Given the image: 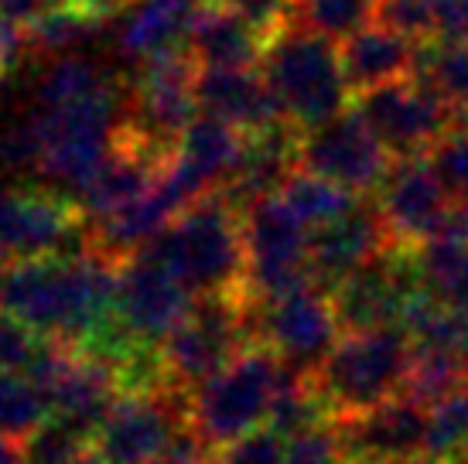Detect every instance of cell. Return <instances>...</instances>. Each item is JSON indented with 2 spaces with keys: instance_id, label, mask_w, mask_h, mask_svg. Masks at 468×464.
<instances>
[{
  "instance_id": "obj_9",
  "label": "cell",
  "mask_w": 468,
  "mask_h": 464,
  "mask_svg": "<svg viewBox=\"0 0 468 464\" xmlns=\"http://www.w3.org/2000/svg\"><path fill=\"white\" fill-rule=\"evenodd\" d=\"M377 141L390 151V157H424L458 123V113L441 92H434L420 79H400L390 86H377L352 96Z\"/></svg>"
},
{
  "instance_id": "obj_46",
  "label": "cell",
  "mask_w": 468,
  "mask_h": 464,
  "mask_svg": "<svg viewBox=\"0 0 468 464\" xmlns=\"http://www.w3.org/2000/svg\"><path fill=\"white\" fill-rule=\"evenodd\" d=\"M403 464H441V461H434V458H414V461H403Z\"/></svg>"
},
{
  "instance_id": "obj_5",
  "label": "cell",
  "mask_w": 468,
  "mask_h": 464,
  "mask_svg": "<svg viewBox=\"0 0 468 464\" xmlns=\"http://www.w3.org/2000/svg\"><path fill=\"white\" fill-rule=\"evenodd\" d=\"M250 345H257V328H253V301L247 290L208 294L196 297L192 311L165 338L161 359L171 386L192 393L206 379L222 373Z\"/></svg>"
},
{
  "instance_id": "obj_19",
  "label": "cell",
  "mask_w": 468,
  "mask_h": 464,
  "mask_svg": "<svg viewBox=\"0 0 468 464\" xmlns=\"http://www.w3.org/2000/svg\"><path fill=\"white\" fill-rule=\"evenodd\" d=\"M196 100L198 113L226 120L243 133L291 123L261 69H198Z\"/></svg>"
},
{
  "instance_id": "obj_39",
  "label": "cell",
  "mask_w": 468,
  "mask_h": 464,
  "mask_svg": "<svg viewBox=\"0 0 468 464\" xmlns=\"http://www.w3.org/2000/svg\"><path fill=\"white\" fill-rule=\"evenodd\" d=\"M222 7H229V11L243 14L250 25H257L271 38L277 27L287 21V11H291V4L294 0H216Z\"/></svg>"
},
{
  "instance_id": "obj_8",
  "label": "cell",
  "mask_w": 468,
  "mask_h": 464,
  "mask_svg": "<svg viewBox=\"0 0 468 464\" xmlns=\"http://www.w3.org/2000/svg\"><path fill=\"white\" fill-rule=\"evenodd\" d=\"M0 253L14 259L82 257L90 253V222L79 202L52 188L0 185Z\"/></svg>"
},
{
  "instance_id": "obj_27",
  "label": "cell",
  "mask_w": 468,
  "mask_h": 464,
  "mask_svg": "<svg viewBox=\"0 0 468 464\" xmlns=\"http://www.w3.org/2000/svg\"><path fill=\"white\" fill-rule=\"evenodd\" d=\"M281 198H284L287 206L294 208V216H298L308 229H318V226H328V222H335L338 216H346L356 202H359V195L346 192L342 185L328 178H318L312 171L298 168L287 185L281 188Z\"/></svg>"
},
{
  "instance_id": "obj_14",
  "label": "cell",
  "mask_w": 468,
  "mask_h": 464,
  "mask_svg": "<svg viewBox=\"0 0 468 464\" xmlns=\"http://www.w3.org/2000/svg\"><path fill=\"white\" fill-rule=\"evenodd\" d=\"M390 164V151L377 141V133L369 130L356 106L322 127L301 133V168L335 181L359 198L377 192Z\"/></svg>"
},
{
  "instance_id": "obj_42",
  "label": "cell",
  "mask_w": 468,
  "mask_h": 464,
  "mask_svg": "<svg viewBox=\"0 0 468 464\" xmlns=\"http://www.w3.org/2000/svg\"><path fill=\"white\" fill-rule=\"evenodd\" d=\"M58 0H0V21H14L21 27H31L45 11H52Z\"/></svg>"
},
{
  "instance_id": "obj_44",
  "label": "cell",
  "mask_w": 468,
  "mask_h": 464,
  "mask_svg": "<svg viewBox=\"0 0 468 464\" xmlns=\"http://www.w3.org/2000/svg\"><path fill=\"white\" fill-rule=\"evenodd\" d=\"M76 464H103V461H100V454H96V451H92V448H90V451L82 454V458H79Z\"/></svg>"
},
{
  "instance_id": "obj_38",
  "label": "cell",
  "mask_w": 468,
  "mask_h": 464,
  "mask_svg": "<svg viewBox=\"0 0 468 464\" xmlns=\"http://www.w3.org/2000/svg\"><path fill=\"white\" fill-rule=\"evenodd\" d=\"M151 464H216V448L188 420V424H182L171 434L168 444L157 451V458Z\"/></svg>"
},
{
  "instance_id": "obj_6",
  "label": "cell",
  "mask_w": 468,
  "mask_h": 464,
  "mask_svg": "<svg viewBox=\"0 0 468 464\" xmlns=\"http://www.w3.org/2000/svg\"><path fill=\"white\" fill-rule=\"evenodd\" d=\"M284 369L267 345H250L222 373L192 389V424L212 448H226L250 430L267 427Z\"/></svg>"
},
{
  "instance_id": "obj_28",
  "label": "cell",
  "mask_w": 468,
  "mask_h": 464,
  "mask_svg": "<svg viewBox=\"0 0 468 464\" xmlns=\"http://www.w3.org/2000/svg\"><path fill=\"white\" fill-rule=\"evenodd\" d=\"M52 417L41 389L21 373H0V438L21 440Z\"/></svg>"
},
{
  "instance_id": "obj_29",
  "label": "cell",
  "mask_w": 468,
  "mask_h": 464,
  "mask_svg": "<svg viewBox=\"0 0 468 464\" xmlns=\"http://www.w3.org/2000/svg\"><path fill=\"white\" fill-rule=\"evenodd\" d=\"M106 82H113V79L106 76L103 69H96L86 58L66 55V58H52V65L41 72L35 100H38V110H52V106H66L82 96H92L96 90H103Z\"/></svg>"
},
{
  "instance_id": "obj_30",
  "label": "cell",
  "mask_w": 468,
  "mask_h": 464,
  "mask_svg": "<svg viewBox=\"0 0 468 464\" xmlns=\"http://www.w3.org/2000/svg\"><path fill=\"white\" fill-rule=\"evenodd\" d=\"M86 451H90V440L58 417H48L38 430H31L17 444L21 464H76Z\"/></svg>"
},
{
  "instance_id": "obj_17",
  "label": "cell",
  "mask_w": 468,
  "mask_h": 464,
  "mask_svg": "<svg viewBox=\"0 0 468 464\" xmlns=\"http://www.w3.org/2000/svg\"><path fill=\"white\" fill-rule=\"evenodd\" d=\"M243 143H247V133L226 120L206 113H198L192 120V127L182 133L175 154L165 164V181L175 188L185 208L196 206L206 195L219 192L229 181V174L243 157Z\"/></svg>"
},
{
  "instance_id": "obj_35",
  "label": "cell",
  "mask_w": 468,
  "mask_h": 464,
  "mask_svg": "<svg viewBox=\"0 0 468 464\" xmlns=\"http://www.w3.org/2000/svg\"><path fill=\"white\" fill-rule=\"evenodd\" d=\"M287 461V438H281L271 427H257L239 440L219 448L216 464H284Z\"/></svg>"
},
{
  "instance_id": "obj_12",
  "label": "cell",
  "mask_w": 468,
  "mask_h": 464,
  "mask_svg": "<svg viewBox=\"0 0 468 464\" xmlns=\"http://www.w3.org/2000/svg\"><path fill=\"white\" fill-rule=\"evenodd\" d=\"M196 304L165 257L147 243L117 267V318L141 345L161 348Z\"/></svg>"
},
{
  "instance_id": "obj_47",
  "label": "cell",
  "mask_w": 468,
  "mask_h": 464,
  "mask_svg": "<svg viewBox=\"0 0 468 464\" xmlns=\"http://www.w3.org/2000/svg\"><path fill=\"white\" fill-rule=\"evenodd\" d=\"M338 464H366V461H356V458H342Z\"/></svg>"
},
{
  "instance_id": "obj_15",
  "label": "cell",
  "mask_w": 468,
  "mask_h": 464,
  "mask_svg": "<svg viewBox=\"0 0 468 464\" xmlns=\"http://www.w3.org/2000/svg\"><path fill=\"white\" fill-rule=\"evenodd\" d=\"M377 208L393 246H414L434 239L455 216V202L424 157H397L377 188Z\"/></svg>"
},
{
  "instance_id": "obj_21",
  "label": "cell",
  "mask_w": 468,
  "mask_h": 464,
  "mask_svg": "<svg viewBox=\"0 0 468 464\" xmlns=\"http://www.w3.org/2000/svg\"><path fill=\"white\" fill-rule=\"evenodd\" d=\"M185 48L198 69H257L267 48V35L250 25L243 14L216 0H202Z\"/></svg>"
},
{
  "instance_id": "obj_22",
  "label": "cell",
  "mask_w": 468,
  "mask_h": 464,
  "mask_svg": "<svg viewBox=\"0 0 468 464\" xmlns=\"http://www.w3.org/2000/svg\"><path fill=\"white\" fill-rule=\"evenodd\" d=\"M417 55H420V41L403 38L383 25H369L338 45L342 72L352 96L410 79L417 72Z\"/></svg>"
},
{
  "instance_id": "obj_32",
  "label": "cell",
  "mask_w": 468,
  "mask_h": 464,
  "mask_svg": "<svg viewBox=\"0 0 468 464\" xmlns=\"http://www.w3.org/2000/svg\"><path fill=\"white\" fill-rule=\"evenodd\" d=\"M424 161L438 174V181L444 185V192L452 195L455 206L468 202V120H458L455 127L424 154Z\"/></svg>"
},
{
  "instance_id": "obj_37",
  "label": "cell",
  "mask_w": 468,
  "mask_h": 464,
  "mask_svg": "<svg viewBox=\"0 0 468 464\" xmlns=\"http://www.w3.org/2000/svg\"><path fill=\"white\" fill-rule=\"evenodd\" d=\"M346 458L342 454V444H338V434L332 420L322 427H314L301 438L287 440V461L284 464H338Z\"/></svg>"
},
{
  "instance_id": "obj_34",
  "label": "cell",
  "mask_w": 468,
  "mask_h": 464,
  "mask_svg": "<svg viewBox=\"0 0 468 464\" xmlns=\"http://www.w3.org/2000/svg\"><path fill=\"white\" fill-rule=\"evenodd\" d=\"M48 338L35 335L27 324L11 318L7 311H0V373H21L25 375L35 359L41 355Z\"/></svg>"
},
{
  "instance_id": "obj_18",
  "label": "cell",
  "mask_w": 468,
  "mask_h": 464,
  "mask_svg": "<svg viewBox=\"0 0 468 464\" xmlns=\"http://www.w3.org/2000/svg\"><path fill=\"white\" fill-rule=\"evenodd\" d=\"M390 232L379 216L377 202H356L328 226L312 229V280L322 290H335L349 273L390 249Z\"/></svg>"
},
{
  "instance_id": "obj_36",
  "label": "cell",
  "mask_w": 468,
  "mask_h": 464,
  "mask_svg": "<svg viewBox=\"0 0 468 464\" xmlns=\"http://www.w3.org/2000/svg\"><path fill=\"white\" fill-rule=\"evenodd\" d=\"M377 25L390 27V31H397L403 38L434 41L431 0H383V4H379Z\"/></svg>"
},
{
  "instance_id": "obj_23",
  "label": "cell",
  "mask_w": 468,
  "mask_h": 464,
  "mask_svg": "<svg viewBox=\"0 0 468 464\" xmlns=\"http://www.w3.org/2000/svg\"><path fill=\"white\" fill-rule=\"evenodd\" d=\"M202 0H133L120 25V52L144 62L165 52H178L188 41Z\"/></svg>"
},
{
  "instance_id": "obj_26",
  "label": "cell",
  "mask_w": 468,
  "mask_h": 464,
  "mask_svg": "<svg viewBox=\"0 0 468 464\" xmlns=\"http://www.w3.org/2000/svg\"><path fill=\"white\" fill-rule=\"evenodd\" d=\"M414 79L428 82L452 103L458 120H468V38L465 41H420Z\"/></svg>"
},
{
  "instance_id": "obj_11",
  "label": "cell",
  "mask_w": 468,
  "mask_h": 464,
  "mask_svg": "<svg viewBox=\"0 0 468 464\" xmlns=\"http://www.w3.org/2000/svg\"><path fill=\"white\" fill-rule=\"evenodd\" d=\"M424 294L420 273H417L414 249L390 246L366 267L349 273L332 290L335 318L342 332H379V328H400L410 301Z\"/></svg>"
},
{
  "instance_id": "obj_41",
  "label": "cell",
  "mask_w": 468,
  "mask_h": 464,
  "mask_svg": "<svg viewBox=\"0 0 468 464\" xmlns=\"http://www.w3.org/2000/svg\"><path fill=\"white\" fill-rule=\"evenodd\" d=\"M27 52H31V45H27V27L14 25V21H0V79L25 62Z\"/></svg>"
},
{
  "instance_id": "obj_25",
  "label": "cell",
  "mask_w": 468,
  "mask_h": 464,
  "mask_svg": "<svg viewBox=\"0 0 468 464\" xmlns=\"http://www.w3.org/2000/svg\"><path fill=\"white\" fill-rule=\"evenodd\" d=\"M379 4L383 0H294L284 25L328 41H346L377 25Z\"/></svg>"
},
{
  "instance_id": "obj_40",
  "label": "cell",
  "mask_w": 468,
  "mask_h": 464,
  "mask_svg": "<svg viewBox=\"0 0 468 464\" xmlns=\"http://www.w3.org/2000/svg\"><path fill=\"white\" fill-rule=\"evenodd\" d=\"M434 14V41L468 38V0H431Z\"/></svg>"
},
{
  "instance_id": "obj_13",
  "label": "cell",
  "mask_w": 468,
  "mask_h": 464,
  "mask_svg": "<svg viewBox=\"0 0 468 464\" xmlns=\"http://www.w3.org/2000/svg\"><path fill=\"white\" fill-rule=\"evenodd\" d=\"M192 420V393L165 386L157 393H120L92 438L103 464H151L182 424Z\"/></svg>"
},
{
  "instance_id": "obj_20",
  "label": "cell",
  "mask_w": 468,
  "mask_h": 464,
  "mask_svg": "<svg viewBox=\"0 0 468 464\" xmlns=\"http://www.w3.org/2000/svg\"><path fill=\"white\" fill-rule=\"evenodd\" d=\"M301 133L304 130L294 123H277L261 133H247L243 157L229 181L219 188L236 212H247L253 202L281 195L287 178L301 168Z\"/></svg>"
},
{
  "instance_id": "obj_3",
  "label": "cell",
  "mask_w": 468,
  "mask_h": 464,
  "mask_svg": "<svg viewBox=\"0 0 468 464\" xmlns=\"http://www.w3.org/2000/svg\"><path fill=\"white\" fill-rule=\"evenodd\" d=\"M414 365V345L400 328L352 332L342 335L328 359L314 369V393L322 396L332 420L373 410L379 403L407 393Z\"/></svg>"
},
{
  "instance_id": "obj_31",
  "label": "cell",
  "mask_w": 468,
  "mask_h": 464,
  "mask_svg": "<svg viewBox=\"0 0 468 464\" xmlns=\"http://www.w3.org/2000/svg\"><path fill=\"white\" fill-rule=\"evenodd\" d=\"M468 448V396L465 386L455 396L434 403L428 413V458L448 461Z\"/></svg>"
},
{
  "instance_id": "obj_4",
  "label": "cell",
  "mask_w": 468,
  "mask_h": 464,
  "mask_svg": "<svg viewBox=\"0 0 468 464\" xmlns=\"http://www.w3.org/2000/svg\"><path fill=\"white\" fill-rule=\"evenodd\" d=\"M261 72L287 110V120L301 130L322 127L352 106L338 48L312 31L291 25L277 27L267 38Z\"/></svg>"
},
{
  "instance_id": "obj_45",
  "label": "cell",
  "mask_w": 468,
  "mask_h": 464,
  "mask_svg": "<svg viewBox=\"0 0 468 464\" xmlns=\"http://www.w3.org/2000/svg\"><path fill=\"white\" fill-rule=\"evenodd\" d=\"M465 318V324H462V352H465V359H468V314H462Z\"/></svg>"
},
{
  "instance_id": "obj_16",
  "label": "cell",
  "mask_w": 468,
  "mask_h": 464,
  "mask_svg": "<svg viewBox=\"0 0 468 464\" xmlns=\"http://www.w3.org/2000/svg\"><path fill=\"white\" fill-rule=\"evenodd\" d=\"M428 413L414 396H393L373 410L332 420L346 458L366 464H403L428 458Z\"/></svg>"
},
{
  "instance_id": "obj_43",
  "label": "cell",
  "mask_w": 468,
  "mask_h": 464,
  "mask_svg": "<svg viewBox=\"0 0 468 464\" xmlns=\"http://www.w3.org/2000/svg\"><path fill=\"white\" fill-rule=\"evenodd\" d=\"M82 4H90V7H96V11H103V14H113L120 11V7H131L133 0H82Z\"/></svg>"
},
{
  "instance_id": "obj_2",
  "label": "cell",
  "mask_w": 468,
  "mask_h": 464,
  "mask_svg": "<svg viewBox=\"0 0 468 464\" xmlns=\"http://www.w3.org/2000/svg\"><path fill=\"white\" fill-rule=\"evenodd\" d=\"M151 243L196 297L247 290L243 212L222 192L198 198Z\"/></svg>"
},
{
  "instance_id": "obj_1",
  "label": "cell",
  "mask_w": 468,
  "mask_h": 464,
  "mask_svg": "<svg viewBox=\"0 0 468 464\" xmlns=\"http://www.w3.org/2000/svg\"><path fill=\"white\" fill-rule=\"evenodd\" d=\"M0 311L35 335L82 348L117 311V263L96 253L14 259L0 273Z\"/></svg>"
},
{
  "instance_id": "obj_7",
  "label": "cell",
  "mask_w": 468,
  "mask_h": 464,
  "mask_svg": "<svg viewBox=\"0 0 468 464\" xmlns=\"http://www.w3.org/2000/svg\"><path fill=\"white\" fill-rule=\"evenodd\" d=\"M247 294L257 304L312 287V229L281 195L261 198L243 212Z\"/></svg>"
},
{
  "instance_id": "obj_10",
  "label": "cell",
  "mask_w": 468,
  "mask_h": 464,
  "mask_svg": "<svg viewBox=\"0 0 468 464\" xmlns=\"http://www.w3.org/2000/svg\"><path fill=\"white\" fill-rule=\"evenodd\" d=\"M253 328L257 345H267L287 369L301 375H314L342 338L332 294L314 284L267 304L253 301Z\"/></svg>"
},
{
  "instance_id": "obj_33",
  "label": "cell",
  "mask_w": 468,
  "mask_h": 464,
  "mask_svg": "<svg viewBox=\"0 0 468 464\" xmlns=\"http://www.w3.org/2000/svg\"><path fill=\"white\" fill-rule=\"evenodd\" d=\"M45 141L35 113L14 120L11 127L0 133V168L4 171H38Z\"/></svg>"
},
{
  "instance_id": "obj_24",
  "label": "cell",
  "mask_w": 468,
  "mask_h": 464,
  "mask_svg": "<svg viewBox=\"0 0 468 464\" xmlns=\"http://www.w3.org/2000/svg\"><path fill=\"white\" fill-rule=\"evenodd\" d=\"M110 21V14L96 11L82 0H58L52 11H45L27 27V45L31 55L41 58H66L72 48L90 41L100 27Z\"/></svg>"
}]
</instances>
